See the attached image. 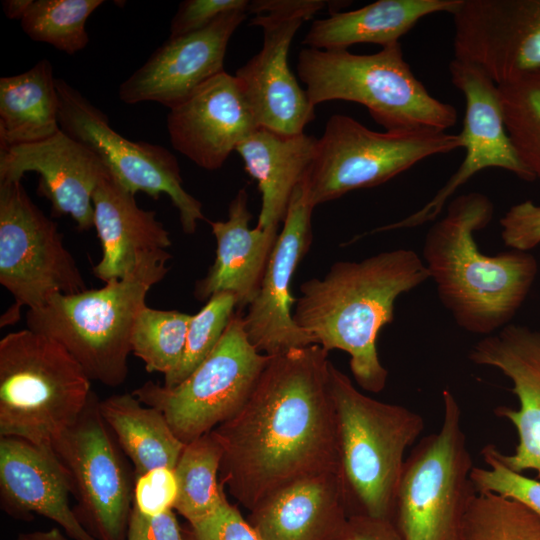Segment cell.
Returning a JSON list of instances; mask_svg holds the SVG:
<instances>
[{
    "instance_id": "obj_34",
    "label": "cell",
    "mask_w": 540,
    "mask_h": 540,
    "mask_svg": "<svg viewBox=\"0 0 540 540\" xmlns=\"http://www.w3.org/2000/svg\"><path fill=\"white\" fill-rule=\"evenodd\" d=\"M103 0H33L20 21L34 41L75 54L89 43L86 22Z\"/></svg>"
},
{
    "instance_id": "obj_27",
    "label": "cell",
    "mask_w": 540,
    "mask_h": 540,
    "mask_svg": "<svg viewBox=\"0 0 540 540\" xmlns=\"http://www.w3.org/2000/svg\"><path fill=\"white\" fill-rule=\"evenodd\" d=\"M462 0H378L348 12H332L312 22L303 39L308 48L348 50L355 44L398 43L422 18L452 14Z\"/></svg>"
},
{
    "instance_id": "obj_23",
    "label": "cell",
    "mask_w": 540,
    "mask_h": 540,
    "mask_svg": "<svg viewBox=\"0 0 540 540\" xmlns=\"http://www.w3.org/2000/svg\"><path fill=\"white\" fill-rule=\"evenodd\" d=\"M348 508L341 471L292 481L259 502L250 524L262 540H335Z\"/></svg>"
},
{
    "instance_id": "obj_19",
    "label": "cell",
    "mask_w": 540,
    "mask_h": 540,
    "mask_svg": "<svg viewBox=\"0 0 540 540\" xmlns=\"http://www.w3.org/2000/svg\"><path fill=\"white\" fill-rule=\"evenodd\" d=\"M107 171L95 152L62 130L37 143L0 150V182L38 173V192L50 201L51 215L71 216L81 231L94 227L92 196Z\"/></svg>"
},
{
    "instance_id": "obj_14",
    "label": "cell",
    "mask_w": 540,
    "mask_h": 540,
    "mask_svg": "<svg viewBox=\"0 0 540 540\" xmlns=\"http://www.w3.org/2000/svg\"><path fill=\"white\" fill-rule=\"evenodd\" d=\"M98 403L93 392L56 454L71 475L75 512L85 528L97 540H126L134 486Z\"/></svg>"
},
{
    "instance_id": "obj_3",
    "label": "cell",
    "mask_w": 540,
    "mask_h": 540,
    "mask_svg": "<svg viewBox=\"0 0 540 540\" xmlns=\"http://www.w3.org/2000/svg\"><path fill=\"white\" fill-rule=\"evenodd\" d=\"M494 204L485 194L453 198L426 233L422 259L437 295L463 330L491 335L508 325L536 279L538 262L526 251L481 252L475 233L489 225Z\"/></svg>"
},
{
    "instance_id": "obj_37",
    "label": "cell",
    "mask_w": 540,
    "mask_h": 540,
    "mask_svg": "<svg viewBox=\"0 0 540 540\" xmlns=\"http://www.w3.org/2000/svg\"><path fill=\"white\" fill-rule=\"evenodd\" d=\"M133 507L146 515L174 510L178 483L174 469L159 467L136 476Z\"/></svg>"
},
{
    "instance_id": "obj_30",
    "label": "cell",
    "mask_w": 540,
    "mask_h": 540,
    "mask_svg": "<svg viewBox=\"0 0 540 540\" xmlns=\"http://www.w3.org/2000/svg\"><path fill=\"white\" fill-rule=\"evenodd\" d=\"M223 450L213 431L185 445L174 468L178 495L174 510L190 525L216 513L227 501L218 482Z\"/></svg>"
},
{
    "instance_id": "obj_39",
    "label": "cell",
    "mask_w": 540,
    "mask_h": 540,
    "mask_svg": "<svg viewBox=\"0 0 540 540\" xmlns=\"http://www.w3.org/2000/svg\"><path fill=\"white\" fill-rule=\"evenodd\" d=\"M499 224L501 239L511 249L528 252L540 244V205L531 200L511 206Z\"/></svg>"
},
{
    "instance_id": "obj_10",
    "label": "cell",
    "mask_w": 540,
    "mask_h": 540,
    "mask_svg": "<svg viewBox=\"0 0 540 540\" xmlns=\"http://www.w3.org/2000/svg\"><path fill=\"white\" fill-rule=\"evenodd\" d=\"M240 312L233 314L209 356L174 387L147 381L132 394L163 413L184 444L211 432L244 406L270 356L249 341Z\"/></svg>"
},
{
    "instance_id": "obj_25",
    "label": "cell",
    "mask_w": 540,
    "mask_h": 540,
    "mask_svg": "<svg viewBox=\"0 0 540 540\" xmlns=\"http://www.w3.org/2000/svg\"><path fill=\"white\" fill-rule=\"evenodd\" d=\"M92 203L94 228L102 250L92 272L104 283L127 275L142 253L166 250L171 245L169 232L156 212L140 208L135 195L109 170L99 180Z\"/></svg>"
},
{
    "instance_id": "obj_43",
    "label": "cell",
    "mask_w": 540,
    "mask_h": 540,
    "mask_svg": "<svg viewBox=\"0 0 540 540\" xmlns=\"http://www.w3.org/2000/svg\"><path fill=\"white\" fill-rule=\"evenodd\" d=\"M33 0H4L2 8L5 16L12 20H22Z\"/></svg>"
},
{
    "instance_id": "obj_15",
    "label": "cell",
    "mask_w": 540,
    "mask_h": 540,
    "mask_svg": "<svg viewBox=\"0 0 540 540\" xmlns=\"http://www.w3.org/2000/svg\"><path fill=\"white\" fill-rule=\"evenodd\" d=\"M452 84L465 99V116L460 134L465 157L458 169L417 211L407 217L374 228L361 237L399 229L419 227L437 220L449 198L470 178L486 168H499L525 181L535 177L520 160L507 132L498 85L478 65L454 58L449 64Z\"/></svg>"
},
{
    "instance_id": "obj_9",
    "label": "cell",
    "mask_w": 540,
    "mask_h": 540,
    "mask_svg": "<svg viewBox=\"0 0 540 540\" xmlns=\"http://www.w3.org/2000/svg\"><path fill=\"white\" fill-rule=\"evenodd\" d=\"M463 147L460 134L429 129L377 132L350 116L334 114L317 139L304 183L316 207L383 184L426 158Z\"/></svg>"
},
{
    "instance_id": "obj_8",
    "label": "cell",
    "mask_w": 540,
    "mask_h": 540,
    "mask_svg": "<svg viewBox=\"0 0 540 540\" xmlns=\"http://www.w3.org/2000/svg\"><path fill=\"white\" fill-rule=\"evenodd\" d=\"M442 401L441 428L416 442L403 465L394 509L403 540H457L477 493L461 409L448 387Z\"/></svg>"
},
{
    "instance_id": "obj_17",
    "label": "cell",
    "mask_w": 540,
    "mask_h": 540,
    "mask_svg": "<svg viewBox=\"0 0 540 540\" xmlns=\"http://www.w3.org/2000/svg\"><path fill=\"white\" fill-rule=\"evenodd\" d=\"M314 208L303 180L291 196L259 291L242 317L249 341L262 354L273 356L315 344L293 320L296 299L290 291L294 272L312 243Z\"/></svg>"
},
{
    "instance_id": "obj_44",
    "label": "cell",
    "mask_w": 540,
    "mask_h": 540,
    "mask_svg": "<svg viewBox=\"0 0 540 540\" xmlns=\"http://www.w3.org/2000/svg\"><path fill=\"white\" fill-rule=\"evenodd\" d=\"M17 540H67L59 528L19 534Z\"/></svg>"
},
{
    "instance_id": "obj_33",
    "label": "cell",
    "mask_w": 540,
    "mask_h": 540,
    "mask_svg": "<svg viewBox=\"0 0 540 540\" xmlns=\"http://www.w3.org/2000/svg\"><path fill=\"white\" fill-rule=\"evenodd\" d=\"M192 315L178 310H160L145 305L131 336V352L148 372L171 373L180 363Z\"/></svg>"
},
{
    "instance_id": "obj_24",
    "label": "cell",
    "mask_w": 540,
    "mask_h": 540,
    "mask_svg": "<svg viewBox=\"0 0 540 540\" xmlns=\"http://www.w3.org/2000/svg\"><path fill=\"white\" fill-rule=\"evenodd\" d=\"M248 193L241 188L231 200L228 218L209 221L216 239V258L207 274L196 282L194 295L208 300L218 292H230L238 308L247 307L257 295L279 227L251 229Z\"/></svg>"
},
{
    "instance_id": "obj_41",
    "label": "cell",
    "mask_w": 540,
    "mask_h": 540,
    "mask_svg": "<svg viewBox=\"0 0 540 540\" xmlns=\"http://www.w3.org/2000/svg\"><path fill=\"white\" fill-rule=\"evenodd\" d=\"M126 540H185L173 510L146 515L132 507Z\"/></svg>"
},
{
    "instance_id": "obj_26",
    "label": "cell",
    "mask_w": 540,
    "mask_h": 540,
    "mask_svg": "<svg viewBox=\"0 0 540 540\" xmlns=\"http://www.w3.org/2000/svg\"><path fill=\"white\" fill-rule=\"evenodd\" d=\"M316 145L317 138L304 132L284 135L261 127L238 145L235 151L261 193L256 228L279 227L295 188L310 168Z\"/></svg>"
},
{
    "instance_id": "obj_32",
    "label": "cell",
    "mask_w": 540,
    "mask_h": 540,
    "mask_svg": "<svg viewBox=\"0 0 540 540\" xmlns=\"http://www.w3.org/2000/svg\"><path fill=\"white\" fill-rule=\"evenodd\" d=\"M505 126L515 150L540 179V70L498 85Z\"/></svg>"
},
{
    "instance_id": "obj_40",
    "label": "cell",
    "mask_w": 540,
    "mask_h": 540,
    "mask_svg": "<svg viewBox=\"0 0 540 540\" xmlns=\"http://www.w3.org/2000/svg\"><path fill=\"white\" fill-rule=\"evenodd\" d=\"M191 540H262L228 500L212 516L191 525Z\"/></svg>"
},
{
    "instance_id": "obj_42",
    "label": "cell",
    "mask_w": 540,
    "mask_h": 540,
    "mask_svg": "<svg viewBox=\"0 0 540 540\" xmlns=\"http://www.w3.org/2000/svg\"><path fill=\"white\" fill-rule=\"evenodd\" d=\"M335 540H403L391 518L351 514Z\"/></svg>"
},
{
    "instance_id": "obj_12",
    "label": "cell",
    "mask_w": 540,
    "mask_h": 540,
    "mask_svg": "<svg viewBox=\"0 0 540 540\" xmlns=\"http://www.w3.org/2000/svg\"><path fill=\"white\" fill-rule=\"evenodd\" d=\"M341 1L253 0L250 24L263 29L261 50L236 70L235 78L258 127L284 135L303 133L315 118V106L288 65L291 42L305 21Z\"/></svg>"
},
{
    "instance_id": "obj_2",
    "label": "cell",
    "mask_w": 540,
    "mask_h": 540,
    "mask_svg": "<svg viewBox=\"0 0 540 540\" xmlns=\"http://www.w3.org/2000/svg\"><path fill=\"white\" fill-rule=\"evenodd\" d=\"M428 279L422 257L411 249L338 261L322 278L300 286L293 320L327 352L345 351L356 383L365 391L379 393L388 371L377 352L378 335L393 321L397 298Z\"/></svg>"
},
{
    "instance_id": "obj_16",
    "label": "cell",
    "mask_w": 540,
    "mask_h": 540,
    "mask_svg": "<svg viewBox=\"0 0 540 540\" xmlns=\"http://www.w3.org/2000/svg\"><path fill=\"white\" fill-rule=\"evenodd\" d=\"M451 15L454 58L497 85L540 70V0H462Z\"/></svg>"
},
{
    "instance_id": "obj_38",
    "label": "cell",
    "mask_w": 540,
    "mask_h": 540,
    "mask_svg": "<svg viewBox=\"0 0 540 540\" xmlns=\"http://www.w3.org/2000/svg\"><path fill=\"white\" fill-rule=\"evenodd\" d=\"M249 4L248 0H185L171 20L169 37L199 31L230 11L248 12Z\"/></svg>"
},
{
    "instance_id": "obj_1",
    "label": "cell",
    "mask_w": 540,
    "mask_h": 540,
    "mask_svg": "<svg viewBox=\"0 0 540 540\" xmlns=\"http://www.w3.org/2000/svg\"><path fill=\"white\" fill-rule=\"evenodd\" d=\"M327 357L318 344L270 356L241 410L212 430L222 482L250 510L292 481L341 471Z\"/></svg>"
},
{
    "instance_id": "obj_13",
    "label": "cell",
    "mask_w": 540,
    "mask_h": 540,
    "mask_svg": "<svg viewBox=\"0 0 540 540\" xmlns=\"http://www.w3.org/2000/svg\"><path fill=\"white\" fill-rule=\"evenodd\" d=\"M56 86L61 130L95 152L132 194L144 192L155 200L166 194L178 210L183 232L193 234L205 219L202 203L184 189L176 157L160 145L123 137L78 90L60 78Z\"/></svg>"
},
{
    "instance_id": "obj_35",
    "label": "cell",
    "mask_w": 540,
    "mask_h": 540,
    "mask_svg": "<svg viewBox=\"0 0 540 540\" xmlns=\"http://www.w3.org/2000/svg\"><path fill=\"white\" fill-rule=\"evenodd\" d=\"M235 307L236 298L232 293L218 292L191 316L181 361L164 376L165 387L181 383L209 356L223 336Z\"/></svg>"
},
{
    "instance_id": "obj_36",
    "label": "cell",
    "mask_w": 540,
    "mask_h": 540,
    "mask_svg": "<svg viewBox=\"0 0 540 540\" xmlns=\"http://www.w3.org/2000/svg\"><path fill=\"white\" fill-rule=\"evenodd\" d=\"M487 467H475L471 479L477 492H492L517 499L540 515V479L530 478L506 467L498 458L497 447L484 446L481 451Z\"/></svg>"
},
{
    "instance_id": "obj_28",
    "label": "cell",
    "mask_w": 540,
    "mask_h": 540,
    "mask_svg": "<svg viewBox=\"0 0 540 540\" xmlns=\"http://www.w3.org/2000/svg\"><path fill=\"white\" fill-rule=\"evenodd\" d=\"M56 80L46 58L26 72L0 78V150L61 131Z\"/></svg>"
},
{
    "instance_id": "obj_18",
    "label": "cell",
    "mask_w": 540,
    "mask_h": 540,
    "mask_svg": "<svg viewBox=\"0 0 540 540\" xmlns=\"http://www.w3.org/2000/svg\"><path fill=\"white\" fill-rule=\"evenodd\" d=\"M247 11H230L207 27L169 37L119 87L126 104L157 102L172 109L224 71L229 41Z\"/></svg>"
},
{
    "instance_id": "obj_11",
    "label": "cell",
    "mask_w": 540,
    "mask_h": 540,
    "mask_svg": "<svg viewBox=\"0 0 540 540\" xmlns=\"http://www.w3.org/2000/svg\"><path fill=\"white\" fill-rule=\"evenodd\" d=\"M0 283L15 300L1 327L18 319L22 306L37 309L54 295L87 289L57 224L33 203L21 181L0 182Z\"/></svg>"
},
{
    "instance_id": "obj_21",
    "label": "cell",
    "mask_w": 540,
    "mask_h": 540,
    "mask_svg": "<svg viewBox=\"0 0 540 540\" xmlns=\"http://www.w3.org/2000/svg\"><path fill=\"white\" fill-rule=\"evenodd\" d=\"M257 128L237 79L225 71L170 109L167 116L173 148L206 170L221 168Z\"/></svg>"
},
{
    "instance_id": "obj_31",
    "label": "cell",
    "mask_w": 540,
    "mask_h": 540,
    "mask_svg": "<svg viewBox=\"0 0 540 540\" xmlns=\"http://www.w3.org/2000/svg\"><path fill=\"white\" fill-rule=\"evenodd\" d=\"M457 540H540V515L517 499L477 492L463 516Z\"/></svg>"
},
{
    "instance_id": "obj_7",
    "label": "cell",
    "mask_w": 540,
    "mask_h": 540,
    "mask_svg": "<svg viewBox=\"0 0 540 540\" xmlns=\"http://www.w3.org/2000/svg\"><path fill=\"white\" fill-rule=\"evenodd\" d=\"M330 385L348 507L353 514L391 518L405 453L421 435L423 417L365 395L332 363Z\"/></svg>"
},
{
    "instance_id": "obj_22",
    "label": "cell",
    "mask_w": 540,
    "mask_h": 540,
    "mask_svg": "<svg viewBox=\"0 0 540 540\" xmlns=\"http://www.w3.org/2000/svg\"><path fill=\"white\" fill-rule=\"evenodd\" d=\"M71 475L59 456L26 440L0 437V501L10 516L55 522L72 540H97L70 506Z\"/></svg>"
},
{
    "instance_id": "obj_5",
    "label": "cell",
    "mask_w": 540,
    "mask_h": 540,
    "mask_svg": "<svg viewBox=\"0 0 540 540\" xmlns=\"http://www.w3.org/2000/svg\"><path fill=\"white\" fill-rule=\"evenodd\" d=\"M80 363L55 339L22 329L0 340V437L56 453L93 394Z\"/></svg>"
},
{
    "instance_id": "obj_6",
    "label": "cell",
    "mask_w": 540,
    "mask_h": 540,
    "mask_svg": "<svg viewBox=\"0 0 540 540\" xmlns=\"http://www.w3.org/2000/svg\"><path fill=\"white\" fill-rule=\"evenodd\" d=\"M310 102L332 100L363 105L386 131H446L456 108L433 97L405 61L400 42L374 54L304 48L297 62Z\"/></svg>"
},
{
    "instance_id": "obj_4",
    "label": "cell",
    "mask_w": 540,
    "mask_h": 540,
    "mask_svg": "<svg viewBox=\"0 0 540 540\" xmlns=\"http://www.w3.org/2000/svg\"><path fill=\"white\" fill-rule=\"evenodd\" d=\"M171 257L166 250L145 252L127 275L99 289L54 295L27 310V328L62 344L91 380L119 386L128 375L135 320L149 290L169 271Z\"/></svg>"
},
{
    "instance_id": "obj_29",
    "label": "cell",
    "mask_w": 540,
    "mask_h": 540,
    "mask_svg": "<svg viewBox=\"0 0 540 540\" xmlns=\"http://www.w3.org/2000/svg\"><path fill=\"white\" fill-rule=\"evenodd\" d=\"M98 407L120 449L133 463L136 476L159 467L175 468L186 444L162 412L132 393L99 399Z\"/></svg>"
},
{
    "instance_id": "obj_20",
    "label": "cell",
    "mask_w": 540,
    "mask_h": 540,
    "mask_svg": "<svg viewBox=\"0 0 540 540\" xmlns=\"http://www.w3.org/2000/svg\"><path fill=\"white\" fill-rule=\"evenodd\" d=\"M468 359L496 368L511 380L519 408L499 406L494 413L513 424L518 443L514 453L497 449V455L510 470H532L540 479V330L509 323L476 342Z\"/></svg>"
}]
</instances>
